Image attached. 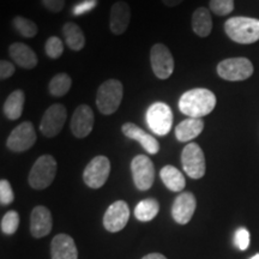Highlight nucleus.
I'll use <instances>...</instances> for the list:
<instances>
[{
	"label": "nucleus",
	"instance_id": "obj_1",
	"mask_svg": "<svg viewBox=\"0 0 259 259\" xmlns=\"http://www.w3.org/2000/svg\"><path fill=\"white\" fill-rule=\"evenodd\" d=\"M216 107V96L204 88H196L184 93L179 100V109L189 118L200 119L210 114Z\"/></svg>",
	"mask_w": 259,
	"mask_h": 259
},
{
	"label": "nucleus",
	"instance_id": "obj_2",
	"mask_svg": "<svg viewBox=\"0 0 259 259\" xmlns=\"http://www.w3.org/2000/svg\"><path fill=\"white\" fill-rule=\"evenodd\" d=\"M225 31L232 41L251 45L259 40V19L251 17H232L225 23Z\"/></svg>",
	"mask_w": 259,
	"mask_h": 259
},
{
	"label": "nucleus",
	"instance_id": "obj_3",
	"mask_svg": "<svg viewBox=\"0 0 259 259\" xmlns=\"http://www.w3.org/2000/svg\"><path fill=\"white\" fill-rule=\"evenodd\" d=\"M124 87L118 79H108L99 87L96 94V106L100 113L111 115L118 111L121 105Z\"/></svg>",
	"mask_w": 259,
	"mask_h": 259
},
{
	"label": "nucleus",
	"instance_id": "obj_4",
	"mask_svg": "<svg viewBox=\"0 0 259 259\" xmlns=\"http://www.w3.org/2000/svg\"><path fill=\"white\" fill-rule=\"evenodd\" d=\"M57 161L51 155H42L29 173L28 181L34 190H45L53 183L57 174Z\"/></svg>",
	"mask_w": 259,
	"mask_h": 259
},
{
	"label": "nucleus",
	"instance_id": "obj_5",
	"mask_svg": "<svg viewBox=\"0 0 259 259\" xmlns=\"http://www.w3.org/2000/svg\"><path fill=\"white\" fill-rule=\"evenodd\" d=\"M253 65L247 58H229L218 65V74L229 82L245 80L253 74Z\"/></svg>",
	"mask_w": 259,
	"mask_h": 259
},
{
	"label": "nucleus",
	"instance_id": "obj_6",
	"mask_svg": "<svg viewBox=\"0 0 259 259\" xmlns=\"http://www.w3.org/2000/svg\"><path fill=\"white\" fill-rule=\"evenodd\" d=\"M147 124L155 135L166 136L173 125L170 107L163 102H154L147 111Z\"/></svg>",
	"mask_w": 259,
	"mask_h": 259
},
{
	"label": "nucleus",
	"instance_id": "obj_7",
	"mask_svg": "<svg viewBox=\"0 0 259 259\" xmlns=\"http://www.w3.org/2000/svg\"><path fill=\"white\" fill-rule=\"evenodd\" d=\"M181 163L185 173L192 179H200L205 174V157L197 143H189L181 153Z\"/></svg>",
	"mask_w": 259,
	"mask_h": 259
},
{
	"label": "nucleus",
	"instance_id": "obj_8",
	"mask_svg": "<svg viewBox=\"0 0 259 259\" xmlns=\"http://www.w3.org/2000/svg\"><path fill=\"white\" fill-rule=\"evenodd\" d=\"M36 132L30 121H23L11 131L6 147L14 153H24L36 143Z\"/></svg>",
	"mask_w": 259,
	"mask_h": 259
},
{
	"label": "nucleus",
	"instance_id": "obj_9",
	"mask_svg": "<svg viewBox=\"0 0 259 259\" xmlns=\"http://www.w3.org/2000/svg\"><path fill=\"white\" fill-rule=\"evenodd\" d=\"M111 173V162L106 156H96L89 162L83 173V180L90 189H101Z\"/></svg>",
	"mask_w": 259,
	"mask_h": 259
},
{
	"label": "nucleus",
	"instance_id": "obj_10",
	"mask_svg": "<svg viewBox=\"0 0 259 259\" xmlns=\"http://www.w3.org/2000/svg\"><path fill=\"white\" fill-rule=\"evenodd\" d=\"M67 118L66 107L61 103H54L45 112L40 124L41 134L47 138H53L60 134Z\"/></svg>",
	"mask_w": 259,
	"mask_h": 259
},
{
	"label": "nucleus",
	"instance_id": "obj_11",
	"mask_svg": "<svg viewBox=\"0 0 259 259\" xmlns=\"http://www.w3.org/2000/svg\"><path fill=\"white\" fill-rule=\"evenodd\" d=\"M131 171L135 185L139 191H147L153 186L155 167L153 161L145 155H137L131 162Z\"/></svg>",
	"mask_w": 259,
	"mask_h": 259
},
{
	"label": "nucleus",
	"instance_id": "obj_12",
	"mask_svg": "<svg viewBox=\"0 0 259 259\" xmlns=\"http://www.w3.org/2000/svg\"><path fill=\"white\" fill-rule=\"evenodd\" d=\"M150 63L155 76L160 79H168L174 71V58L163 44H155L150 51Z\"/></svg>",
	"mask_w": 259,
	"mask_h": 259
},
{
	"label": "nucleus",
	"instance_id": "obj_13",
	"mask_svg": "<svg viewBox=\"0 0 259 259\" xmlns=\"http://www.w3.org/2000/svg\"><path fill=\"white\" fill-rule=\"evenodd\" d=\"M130 219V208L124 200H116L106 210L103 216V226L108 232H120L127 225Z\"/></svg>",
	"mask_w": 259,
	"mask_h": 259
},
{
	"label": "nucleus",
	"instance_id": "obj_14",
	"mask_svg": "<svg viewBox=\"0 0 259 259\" xmlns=\"http://www.w3.org/2000/svg\"><path fill=\"white\" fill-rule=\"evenodd\" d=\"M94 121H95V116H94L93 109L88 105H79L74 109L72 118H71V132L76 138H85L93 131Z\"/></svg>",
	"mask_w": 259,
	"mask_h": 259
},
{
	"label": "nucleus",
	"instance_id": "obj_15",
	"mask_svg": "<svg viewBox=\"0 0 259 259\" xmlns=\"http://www.w3.org/2000/svg\"><path fill=\"white\" fill-rule=\"evenodd\" d=\"M197 206V200L193 193L183 192L177 197L171 206V216L179 225H187L192 219Z\"/></svg>",
	"mask_w": 259,
	"mask_h": 259
},
{
	"label": "nucleus",
	"instance_id": "obj_16",
	"mask_svg": "<svg viewBox=\"0 0 259 259\" xmlns=\"http://www.w3.org/2000/svg\"><path fill=\"white\" fill-rule=\"evenodd\" d=\"M131 21V9L124 0L112 5L109 12V29L114 35H122L127 30Z\"/></svg>",
	"mask_w": 259,
	"mask_h": 259
},
{
	"label": "nucleus",
	"instance_id": "obj_17",
	"mask_svg": "<svg viewBox=\"0 0 259 259\" xmlns=\"http://www.w3.org/2000/svg\"><path fill=\"white\" fill-rule=\"evenodd\" d=\"M121 131L127 138L137 141L143 147L144 150L150 155L157 154L158 150H160V143H158L157 139L151 135L147 134L144 130H142L134 122H125L121 126Z\"/></svg>",
	"mask_w": 259,
	"mask_h": 259
},
{
	"label": "nucleus",
	"instance_id": "obj_18",
	"mask_svg": "<svg viewBox=\"0 0 259 259\" xmlns=\"http://www.w3.org/2000/svg\"><path fill=\"white\" fill-rule=\"evenodd\" d=\"M52 213L46 206H35L30 216V232L34 238L40 239L52 231Z\"/></svg>",
	"mask_w": 259,
	"mask_h": 259
},
{
	"label": "nucleus",
	"instance_id": "obj_19",
	"mask_svg": "<svg viewBox=\"0 0 259 259\" xmlns=\"http://www.w3.org/2000/svg\"><path fill=\"white\" fill-rule=\"evenodd\" d=\"M52 259H77V251L74 240L67 234H58L54 236L51 244Z\"/></svg>",
	"mask_w": 259,
	"mask_h": 259
},
{
	"label": "nucleus",
	"instance_id": "obj_20",
	"mask_svg": "<svg viewBox=\"0 0 259 259\" xmlns=\"http://www.w3.org/2000/svg\"><path fill=\"white\" fill-rule=\"evenodd\" d=\"M9 54L11 59L17 64L19 67L25 70H32L36 67L38 63L37 56L35 52L27 45L21 44V42H15L9 47Z\"/></svg>",
	"mask_w": 259,
	"mask_h": 259
},
{
	"label": "nucleus",
	"instance_id": "obj_21",
	"mask_svg": "<svg viewBox=\"0 0 259 259\" xmlns=\"http://www.w3.org/2000/svg\"><path fill=\"white\" fill-rule=\"evenodd\" d=\"M204 130V121L202 119L189 118L180 122L176 127V137L179 142H190L197 138Z\"/></svg>",
	"mask_w": 259,
	"mask_h": 259
},
{
	"label": "nucleus",
	"instance_id": "obj_22",
	"mask_svg": "<svg viewBox=\"0 0 259 259\" xmlns=\"http://www.w3.org/2000/svg\"><path fill=\"white\" fill-rule=\"evenodd\" d=\"M191 23H192L193 32L199 37H208L212 30V18L206 8L194 10Z\"/></svg>",
	"mask_w": 259,
	"mask_h": 259
},
{
	"label": "nucleus",
	"instance_id": "obj_23",
	"mask_svg": "<svg viewBox=\"0 0 259 259\" xmlns=\"http://www.w3.org/2000/svg\"><path fill=\"white\" fill-rule=\"evenodd\" d=\"M161 180L163 181L164 186L171 192H180L185 189L186 180L183 173L174 166H164L160 171Z\"/></svg>",
	"mask_w": 259,
	"mask_h": 259
},
{
	"label": "nucleus",
	"instance_id": "obj_24",
	"mask_svg": "<svg viewBox=\"0 0 259 259\" xmlns=\"http://www.w3.org/2000/svg\"><path fill=\"white\" fill-rule=\"evenodd\" d=\"M25 95L23 90L17 89L9 95L4 103V114L10 120H17L22 116L24 108Z\"/></svg>",
	"mask_w": 259,
	"mask_h": 259
},
{
	"label": "nucleus",
	"instance_id": "obj_25",
	"mask_svg": "<svg viewBox=\"0 0 259 259\" xmlns=\"http://www.w3.org/2000/svg\"><path fill=\"white\" fill-rule=\"evenodd\" d=\"M63 35L66 42L67 47L71 51L78 52L82 51L85 46V36L79 25H77L73 22H67L63 27Z\"/></svg>",
	"mask_w": 259,
	"mask_h": 259
},
{
	"label": "nucleus",
	"instance_id": "obj_26",
	"mask_svg": "<svg viewBox=\"0 0 259 259\" xmlns=\"http://www.w3.org/2000/svg\"><path fill=\"white\" fill-rule=\"evenodd\" d=\"M160 211V204L156 199L147 198L141 200L135 208L136 219L142 222H149L154 220Z\"/></svg>",
	"mask_w": 259,
	"mask_h": 259
},
{
	"label": "nucleus",
	"instance_id": "obj_27",
	"mask_svg": "<svg viewBox=\"0 0 259 259\" xmlns=\"http://www.w3.org/2000/svg\"><path fill=\"white\" fill-rule=\"evenodd\" d=\"M71 85H72V79L67 73L61 72L58 73L53 78L51 79L50 85V93L52 96L54 97H63L70 92Z\"/></svg>",
	"mask_w": 259,
	"mask_h": 259
},
{
	"label": "nucleus",
	"instance_id": "obj_28",
	"mask_svg": "<svg viewBox=\"0 0 259 259\" xmlns=\"http://www.w3.org/2000/svg\"><path fill=\"white\" fill-rule=\"evenodd\" d=\"M12 27H14L15 30L17 31L21 36H23L25 38L35 37L38 31V28L35 22H32L31 19L22 17V16H16V17L12 19Z\"/></svg>",
	"mask_w": 259,
	"mask_h": 259
},
{
	"label": "nucleus",
	"instance_id": "obj_29",
	"mask_svg": "<svg viewBox=\"0 0 259 259\" xmlns=\"http://www.w3.org/2000/svg\"><path fill=\"white\" fill-rule=\"evenodd\" d=\"M2 232L5 233L8 235H12L15 234L16 231H17L18 226H19V215L17 211L15 210H10L3 216L2 219Z\"/></svg>",
	"mask_w": 259,
	"mask_h": 259
},
{
	"label": "nucleus",
	"instance_id": "obj_30",
	"mask_svg": "<svg viewBox=\"0 0 259 259\" xmlns=\"http://www.w3.org/2000/svg\"><path fill=\"white\" fill-rule=\"evenodd\" d=\"M45 51L51 59H58L64 53L63 41L57 36H51L45 44Z\"/></svg>",
	"mask_w": 259,
	"mask_h": 259
},
{
	"label": "nucleus",
	"instance_id": "obj_31",
	"mask_svg": "<svg viewBox=\"0 0 259 259\" xmlns=\"http://www.w3.org/2000/svg\"><path fill=\"white\" fill-rule=\"evenodd\" d=\"M209 8L218 16L229 15L234 10V0H210Z\"/></svg>",
	"mask_w": 259,
	"mask_h": 259
},
{
	"label": "nucleus",
	"instance_id": "obj_32",
	"mask_svg": "<svg viewBox=\"0 0 259 259\" xmlns=\"http://www.w3.org/2000/svg\"><path fill=\"white\" fill-rule=\"evenodd\" d=\"M15 194L12 187L8 180L3 179L0 181V203L2 205H9L14 202Z\"/></svg>",
	"mask_w": 259,
	"mask_h": 259
},
{
	"label": "nucleus",
	"instance_id": "obj_33",
	"mask_svg": "<svg viewBox=\"0 0 259 259\" xmlns=\"http://www.w3.org/2000/svg\"><path fill=\"white\" fill-rule=\"evenodd\" d=\"M234 242H235V245L238 246L239 250H241V251L247 250L248 245H250V233H248L247 229L239 228L238 231L235 232Z\"/></svg>",
	"mask_w": 259,
	"mask_h": 259
},
{
	"label": "nucleus",
	"instance_id": "obj_34",
	"mask_svg": "<svg viewBox=\"0 0 259 259\" xmlns=\"http://www.w3.org/2000/svg\"><path fill=\"white\" fill-rule=\"evenodd\" d=\"M15 73V65L8 60L0 61V79L5 80Z\"/></svg>",
	"mask_w": 259,
	"mask_h": 259
},
{
	"label": "nucleus",
	"instance_id": "obj_35",
	"mask_svg": "<svg viewBox=\"0 0 259 259\" xmlns=\"http://www.w3.org/2000/svg\"><path fill=\"white\" fill-rule=\"evenodd\" d=\"M41 3L45 6V9L50 12H53V14L60 12L65 6V0H41Z\"/></svg>",
	"mask_w": 259,
	"mask_h": 259
},
{
	"label": "nucleus",
	"instance_id": "obj_36",
	"mask_svg": "<svg viewBox=\"0 0 259 259\" xmlns=\"http://www.w3.org/2000/svg\"><path fill=\"white\" fill-rule=\"evenodd\" d=\"M96 5V0H84L83 3H80L74 8L73 10V14L76 16H79V15H83L85 14V12L90 11V10H93L95 8Z\"/></svg>",
	"mask_w": 259,
	"mask_h": 259
},
{
	"label": "nucleus",
	"instance_id": "obj_37",
	"mask_svg": "<svg viewBox=\"0 0 259 259\" xmlns=\"http://www.w3.org/2000/svg\"><path fill=\"white\" fill-rule=\"evenodd\" d=\"M183 2L184 0H162V3L166 6H168V8H174V6H178Z\"/></svg>",
	"mask_w": 259,
	"mask_h": 259
},
{
	"label": "nucleus",
	"instance_id": "obj_38",
	"mask_svg": "<svg viewBox=\"0 0 259 259\" xmlns=\"http://www.w3.org/2000/svg\"><path fill=\"white\" fill-rule=\"evenodd\" d=\"M142 259H167V258L161 253H150V254H147Z\"/></svg>",
	"mask_w": 259,
	"mask_h": 259
},
{
	"label": "nucleus",
	"instance_id": "obj_39",
	"mask_svg": "<svg viewBox=\"0 0 259 259\" xmlns=\"http://www.w3.org/2000/svg\"><path fill=\"white\" fill-rule=\"evenodd\" d=\"M250 259H259V253H258V254H255V255H253V257L250 258Z\"/></svg>",
	"mask_w": 259,
	"mask_h": 259
}]
</instances>
